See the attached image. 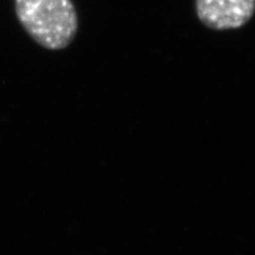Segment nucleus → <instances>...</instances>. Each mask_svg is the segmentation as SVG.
<instances>
[{"mask_svg": "<svg viewBox=\"0 0 255 255\" xmlns=\"http://www.w3.org/2000/svg\"><path fill=\"white\" fill-rule=\"evenodd\" d=\"M16 16L26 33L47 50H63L78 30L72 0H14Z\"/></svg>", "mask_w": 255, "mask_h": 255, "instance_id": "1", "label": "nucleus"}, {"mask_svg": "<svg viewBox=\"0 0 255 255\" xmlns=\"http://www.w3.org/2000/svg\"><path fill=\"white\" fill-rule=\"evenodd\" d=\"M199 21L214 30L239 29L250 21L255 0H195Z\"/></svg>", "mask_w": 255, "mask_h": 255, "instance_id": "2", "label": "nucleus"}]
</instances>
